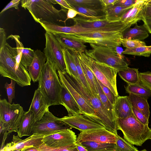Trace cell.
<instances>
[{
  "instance_id": "58",
  "label": "cell",
  "mask_w": 151,
  "mask_h": 151,
  "mask_svg": "<svg viewBox=\"0 0 151 151\" xmlns=\"http://www.w3.org/2000/svg\"><path fill=\"white\" fill-rule=\"evenodd\" d=\"M4 147L2 148V149H1V151H4ZM9 151H14L13 150H11Z\"/></svg>"
},
{
  "instance_id": "57",
  "label": "cell",
  "mask_w": 151,
  "mask_h": 151,
  "mask_svg": "<svg viewBox=\"0 0 151 151\" xmlns=\"http://www.w3.org/2000/svg\"><path fill=\"white\" fill-rule=\"evenodd\" d=\"M13 151H22V150L17 149V150H13Z\"/></svg>"
},
{
  "instance_id": "10",
  "label": "cell",
  "mask_w": 151,
  "mask_h": 151,
  "mask_svg": "<svg viewBox=\"0 0 151 151\" xmlns=\"http://www.w3.org/2000/svg\"><path fill=\"white\" fill-rule=\"evenodd\" d=\"M45 47L44 53L48 60L57 69L62 72L66 70L62 50L63 48L55 35L46 32Z\"/></svg>"
},
{
  "instance_id": "40",
  "label": "cell",
  "mask_w": 151,
  "mask_h": 151,
  "mask_svg": "<svg viewBox=\"0 0 151 151\" xmlns=\"http://www.w3.org/2000/svg\"><path fill=\"white\" fill-rule=\"evenodd\" d=\"M36 147L41 151H78L76 143L62 147L53 148L48 147L43 143Z\"/></svg>"
},
{
  "instance_id": "5",
  "label": "cell",
  "mask_w": 151,
  "mask_h": 151,
  "mask_svg": "<svg viewBox=\"0 0 151 151\" xmlns=\"http://www.w3.org/2000/svg\"><path fill=\"white\" fill-rule=\"evenodd\" d=\"M21 3V6L28 10L37 23L45 21L56 24L62 20L63 11L53 6L52 0H22Z\"/></svg>"
},
{
  "instance_id": "30",
  "label": "cell",
  "mask_w": 151,
  "mask_h": 151,
  "mask_svg": "<svg viewBox=\"0 0 151 151\" xmlns=\"http://www.w3.org/2000/svg\"><path fill=\"white\" fill-rule=\"evenodd\" d=\"M70 6L74 9L82 14V17L91 19H98L105 18V15H102L104 12V8H90L75 5Z\"/></svg>"
},
{
  "instance_id": "6",
  "label": "cell",
  "mask_w": 151,
  "mask_h": 151,
  "mask_svg": "<svg viewBox=\"0 0 151 151\" xmlns=\"http://www.w3.org/2000/svg\"><path fill=\"white\" fill-rule=\"evenodd\" d=\"M25 112L19 104H11L5 99H0V133L17 132Z\"/></svg>"
},
{
  "instance_id": "8",
  "label": "cell",
  "mask_w": 151,
  "mask_h": 151,
  "mask_svg": "<svg viewBox=\"0 0 151 151\" xmlns=\"http://www.w3.org/2000/svg\"><path fill=\"white\" fill-rule=\"evenodd\" d=\"M123 32L120 31L96 32L79 34L65 35L83 43H93L116 49L121 46Z\"/></svg>"
},
{
  "instance_id": "27",
  "label": "cell",
  "mask_w": 151,
  "mask_h": 151,
  "mask_svg": "<svg viewBox=\"0 0 151 151\" xmlns=\"http://www.w3.org/2000/svg\"><path fill=\"white\" fill-rule=\"evenodd\" d=\"M133 6L125 7L111 5L104 7L105 18L110 22L120 21L123 15Z\"/></svg>"
},
{
  "instance_id": "52",
  "label": "cell",
  "mask_w": 151,
  "mask_h": 151,
  "mask_svg": "<svg viewBox=\"0 0 151 151\" xmlns=\"http://www.w3.org/2000/svg\"><path fill=\"white\" fill-rule=\"evenodd\" d=\"M6 35L4 29L0 28V48L2 47L7 42Z\"/></svg>"
},
{
  "instance_id": "47",
  "label": "cell",
  "mask_w": 151,
  "mask_h": 151,
  "mask_svg": "<svg viewBox=\"0 0 151 151\" xmlns=\"http://www.w3.org/2000/svg\"><path fill=\"white\" fill-rule=\"evenodd\" d=\"M137 1L138 0H118L114 5L125 7H131L134 6Z\"/></svg>"
},
{
  "instance_id": "26",
  "label": "cell",
  "mask_w": 151,
  "mask_h": 151,
  "mask_svg": "<svg viewBox=\"0 0 151 151\" xmlns=\"http://www.w3.org/2000/svg\"><path fill=\"white\" fill-rule=\"evenodd\" d=\"M36 122L34 112L29 109L25 112L17 132L19 138L32 135V131Z\"/></svg>"
},
{
  "instance_id": "12",
  "label": "cell",
  "mask_w": 151,
  "mask_h": 151,
  "mask_svg": "<svg viewBox=\"0 0 151 151\" xmlns=\"http://www.w3.org/2000/svg\"><path fill=\"white\" fill-rule=\"evenodd\" d=\"M69 127H70L59 120L58 118L55 116L48 110L40 120L35 122L32 133L44 136L57 130L69 129Z\"/></svg>"
},
{
  "instance_id": "59",
  "label": "cell",
  "mask_w": 151,
  "mask_h": 151,
  "mask_svg": "<svg viewBox=\"0 0 151 151\" xmlns=\"http://www.w3.org/2000/svg\"><path fill=\"white\" fill-rule=\"evenodd\" d=\"M138 151H147V150H146L145 149H144V150H140V151L138 150Z\"/></svg>"
},
{
  "instance_id": "3",
  "label": "cell",
  "mask_w": 151,
  "mask_h": 151,
  "mask_svg": "<svg viewBox=\"0 0 151 151\" xmlns=\"http://www.w3.org/2000/svg\"><path fill=\"white\" fill-rule=\"evenodd\" d=\"M57 70L56 68L47 60L38 81V88L49 106L63 104L61 98L63 86Z\"/></svg>"
},
{
  "instance_id": "19",
  "label": "cell",
  "mask_w": 151,
  "mask_h": 151,
  "mask_svg": "<svg viewBox=\"0 0 151 151\" xmlns=\"http://www.w3.org/2000/svg\"><path fill=\"white\" fill-rule=\"evenodd\" d=\"M149 0H138L122 17L120 21L130 27L139 20H142L146 4Z\"/></svg>"
},
{
  "instance_id": "45",
  "label": "cell",
  "mask_w": 151,
  "mask_h": 151,
  "mask_svg": "<svg viewBox=\"0 0 151 151\" xmlns=\"http://www.w3.org/2000/svg\"><path fill=\"white\" fill-rule=\"evenodd\" d=\"M99 82L103 92L111 104L114 106L118 96H116L107 87L103 85L99 81Z\"/></svg>"
},
{
  "instance_id": "31",
  "label": "cell",
  "mask_w": 151,
  "mask_h": 151,
  "mask_svg": "<svg viewBox=\"0 0 151 151\" xmlns=\"http://www.w3.org/2000/svg\"><path fill=\"white\" fill-rule=\"evenodd\" d=\"M138 69L128 67L126 69L118 71L120 78L128 84H133L140 82Z\"/></svg>"
},
{
  "instance_id": "29",
  "label": "cell",
  "mask_w": 151,
  "mask_h": 151,
  "mask_svg": "<svg viewBox=\"0 0 151 151\" xmlns=\"http://www.w3.org/2000/svg\"><path fill=\"white\" fill-rule=\"evenodd\" d=\"M149 36L148 31L143 25L136 24L133 28L126 29L122 33V38L142 41Z\"/></svg>"
},
{
  "instance_id": "56",
  "label": "cell",
  "mask_w": 151,
  "mask_h": 151,
  "mask_svg": "<svg viewBox=\"0 0 151 151\" xmlns=\"http://www.w3.org/2000/svg\"><path fill=\"white\" fill-rule=\"evenodd\" d=\"M76 144V147L78 151H88L84 147L79 144Z\"/></svg>"
},
{
  "instance_id": "23",
  "label": "cell",
  "mask_w": 151,
  "mask_h": 151,
  "mask_svg": "<svg viewBox=\"0 0 151 151\" xmlns=\"http://www.w3.org/2000/svg\"><path fill=\"white\" fill-rule=\"evenodd\" d=\"M114 106V113L117 119L125 118L133 114L128 96H119Z\"/></svg>"
},
{
  "instance_id": "13",
  "label": "cell",
  "mask_w": 151,
  "mask_h": 151,
  "mask_svg": "<svg viewBox=\"0 0 151 151\" xmlns=\"http://www.w3.org/2000/svg\"><path fill=\"white\" fill-rule=\"evenodd\" d=\"M75 23L87 28L105 29L112 31H120L124 32L130 27L125 24L119 21L110 22L105 18L98 19H91L82 17H77L72 19Z\"/></svg>"
},
{
  "instance_id": "41",
  "label": "cell",
  "mask_w": 151,
  "mask_h": 151,
  "mask_svg": "<svg viewBox=\"0 0 151 151\" xmlns=\"http://www.w3.org/2000/svg\"><path fill=\"white\" fill-rule=\"evenodd\" d=\"M69 51L73 56L79 76L80 81L85 88L89 91L91 92L84 76L81 64L77 55L76 52L73 51L69 50Z\"/></svg>"
},
{
  "instance_id": "46",
  "label": "cell",
  "mask_w": 151,
  "mask_h": 151,
  "mask_svg": "<svg viewBox=\"0 0 151 151\" xmlns=\"http://www.w3.org/2000/svg\"><path fill=\"white\" fill-rule=\"evenodd\" d=\"M133 112L136 118L142 123L148 125L149 119H147L141 112L132 107Z\"/></svg>"
},
{
  "instance_id": "18",
  "label": "cell",
  "mask_w": 151,
  "mask_h": 151,
  "mask_svg": "<svg viewBox=\"0 0 151 151\" xmlns=\"http://www.w3.org/2000/svg\"><path fill=\"white\" fill-rule=\"evenodd\" d=\"M57 73L62 85L67 88L74 98L81 110L82 114L97 117L93 109L67 81L62 72L57 70Z\"/></svg>"
},
{
  "instance_id": "24",
  "label": "cell",
  "mask_w": 151,
  "mask_h": 151,
  "mask_svg": "<svg viewBox=\"0 0 151 151\" xmlns=\"http://www.w3.org/2000/svg\"><path fill=\"white\" fill-rule=\"evenodd\" d=\"M54 35L63 48L78 53L85 52L87 50V46L84 43L68 37L64 33Z\"/></svg>"
},
{
  "instance_id": "50",
  "label": "cell",
  "mask_w": 151,
  "mask_h": 151,
  "mask_svg": "<svg viewBox=\"0 0 151 151\" xmlns=\"http://www.w3.org/2000/svg\"><path fill=\"white\" fill-rule=\"evenodd\" d=\"M21 1L20 0H12L11 1L1 10L0 13V14H1L6 10L11 8H14L17 9H18V6Z\"/></svg>"
},
{
  "instance_id": "38",
  "label": "cell",
  "mask_w": 151,
  "mask_h": 151,
  "mask_svg": "<svg viewBox=\"0 0 151 151\" xmlns=\"http://www.w3.org/2000/svg\"><path fill=\"white\" fill-rule=\"evenodd\" d=\"M35 55V51L30 48H24L20 63L27 69L32 62Z\"/></svg>"
},
{
  "instance_id": "35",
  "label": "cell",
  "mask_w": 151,
  "mask_h": 151,
  "mask_svg": "<svg viewBox=\"0 0 151 151\" xmlns=\"http://www.w3.org/2000/svg\"><path fill=\"white\" fill-rule=\"evenodd\" d=\"M124 54L149 57L151 54V45L141 46L132 49L126 48L122 52Z\"/></svg>"
},
{
  "instance_id": "4",
  "label": "cell",
  "mask_w": 151,
  "mask_h": 151,
  "mask_svg": "<svg viewBox=\"0 0 151 151\" xmlns=\"http://www.w3.org/2000/svg\"><path fill=\"white\" fill-rule=\"evenodd\" d=\"M118 130L122 132L124 139L130 143L141 146L150 139L151 130L148 125L140 122L133 113L124 119H117Z\"/></svg>"
},
{
  "instance_id": "2",
  "label": "cell",
  "mask_w": 151,
  "mask_h": 151,
  "mask_svg": "<svg viewBox=\"0 0 151 151\" xmlns=\"http://www.w3.org/2000/svg\"><path fill=\"white\" fill-rule=\"evenodd\" d=\"M17 48L12 47L7 42L0 48V74L14 80L22 87L29 86L31 77L26 68L17 64Z\"/></svg>"
},
{
  "instance_id": "11",
  "label": "cell",
  "mask_w": 151,
  "mask_h": 151,
  "mask_svg": "<svg viewBox=\"0 0 151 151\" xmlns=\"http://www.w3.org/2000/svg\"><path fill=\"white\" fill-rule=\"evenodd\" d=\"M58 119L71 128L77 129L80 132L105 128L98 117L85 114H79L66 116L58 118Z\"/></svg>"
},
{
  "instance_id": "44",
  "label": "cell",
  "mask_w": 151,
  "mask_h": 151,
  "mask_svg": "<svg viewBox=\"0 0 151 151\" xmlns=\"http://www.w3.org/2000/svg\"><path fill=\"white\" fill-rule=\"evenodd\" d=\"M139 77L141 82L151 90V72L139 73Z\"/></svg>"
},
{
  "instance_id": "39",
  "label": "cell",
  "mask_w": 151,
  "mask_h": 151,
  "mask_svg": "<svg viewBox=\"0 0 151 151\" xmlns=\"http://www.w3.org/2000/svg\"><path fill=\"white\" fill-rule=\"evenodd\" d=\"M95 80L97 88L98 94L101 101L106 108L109 111L114 114V106L111 103L107 96L103 92L99 84V81L96 77Z\"/></svg>"
},
{
  "instance_id": "1",
  "label": "cell",
  "mask_w": 151,
  "mask_h": 151,
  "mask_svg": "<svg viewBox=\"0 0 151 151\" xmlns=\"http://www.w3.org/2000/svg\"><path fill=\"white\" fill-rule=\"evenodd\" d=\"M62 72L69 83L93 109L96 115L102 122L106 129L117 134V119L114 114L109 111L103 105L99 95L93 93L88 90L80 80L70 75L66 71Z\"/></svg>"
},
{
  "instance_id": "34",
  "label": "cell",
  "mask_w": 151,
  "mask_h": 151,
  "mask_svg": "<svg viewBox=\"0 0 151 151\" xmlns=\"http://www.w3.org/2000/svg\"><path fill=\"white\" fill-rule=\"evenodd\" d=\"M127 93H132L147 99L151 96V90L140 81L133 84H128L125 87Z\"/></svg>"
},
{
  "instance_id": "54",
  "label": "cell",
  "mask_w": 151,
  "mask_h": 151,
  "mask_svg": "<svg viewBox=\"0 0 151 151\" xmlns=\"http://www.w3.org/2000/svg\"><path fill=\"white\" fill-rule=\"evenodd\" d=\"M118 0H100L102 6L104 8L111 5H114Z\"/></svg>"
},
{
  "instance_id": "37",
  "label": "cell",
  "mask_w": 151,
  "mask_h": 151,
  "mask_svg": "<svg viewBox=\"0 0 151 151\" xmlns=\"http://www.w3.org/2000/svg\"><path fill=\"white\" fill-rule=\"evenodd\" d=\"M65 1L70 5H75L90 8H98L97 7L99 5L102 6L100 0H65Z\"/></svg>"
},
{
  "instance_id": "17",
  "label": "cell",
  "mask_w": 151,
  "mask_h": 151,
  "mask_svg": "<svg viewBox=\"0 0 151 151\" xmlns=\"http://www.w3.org/2000/svg\"><path fill=\"white\" fill-rule=\"evenodd\" d=\"M44 137L42 135L33 134L29 137L22 139L18 135H13L12 142L6 145L4 147V151L17 149L22 150L28 147H36L43 143Z\"/></svg>"
},
{
  "instance_id": "36",
  "label": "cell",
  "mask_w": 151,
  "mask_h": 151,
  "mask_svg": "<svg viewBox=\"0 0 151 151\" xmlns=\"http://www.w3.org/2000/svg\"><path fill=\"white\" fill-rule=\"evenodd\" d=\"M116 141L115 151H138L137 148L125 139L116 134Z\"/></svg>"
},
{
  "instance_id": "9",
  "label": "cell",
  "mask_w": 151,
  "mask_h": 151,
  "mask_svg": "<svg viewBox=\"0 0 151 151\" xmlns=\"http://www.w3.org/2000/svg\"><path fill=\"white\" fill-rule=\"evenodd\" d=\"M86 57L97 80L109 88L116 96H118L116 85V76L118 71L110 66L96 62L87 55Z\"/></svg>"
},
{
  "instance_id": "14",
  "label": "cell",
  "mask_w": 151,
  "mask_h": 151,
  "mask_svg": "<svg viewBox=\"0 0 151 151\" xmlns=\"http://www.w3.org/2000/svg\"><path fill=\"white\" fill-rule=\"evenodd\" d=\"M77 136L70 129L57 130L44 136L42 141L46 146L53 148L59 147L75 143Z\"/></svg>"
},
{
  "instance_id": "53",
  "label": "cell",
  "mask_w": 151,
  "mask_h": 151,
  "mask_svg": "<svg viewBox=\"0 0 151 151\" xmlns=\"http://www.w3.org/2000/svg\"><path fill=\"white\" fill-rule=\"evenodd\" d=\"M150 0L148 1L145 6L143 17H151V2Z\"/></svg>"
},
{
  "instance_id": "21",
  "label": "cell",
  "mask_w": 151,
  "mask_h": 151,
  "mask_svg": "<svg viewBox=\"0 0 151 151\" xmlns=\"http://www.w3.org/2000/svg\"><path fill=\"white\" fill-rule=\"evenodd\" d=\"M84 76L88 86L92 93L98 94L97 88L95 82L96 76L91 68L90 64L85 52H76Z\"/></svg>"
},
{
  "instance_id": "42",
  "label": "cell",
  "mask_w": 151,
  "mask_h": 151,
  "mask_svg": "<svg viewBox=\"0 0 151 151\" xmlns=\"http://www.w3.org/2000/svg\"><path fill=\"white\" fill-rule=\"evenodd\" d=\"M121 44L126 48L134 49L139 47L146 46L145 42L142 41L121 38Z\"/></svg>"
},
{
  "instance_id": "32",
  "label": "cell",
  "mask_w": 151,
  "mask_h": 151,
  "mask_svg": "<svg viewBox=\"0 0 151 151\" xmlns=\"http://www.w3.org/2000/svg\"><path fill=\"white\" fill-rule=\"evenodd\" d=\"M88 151H115V144L103 143L94 142H85L79 144Z\"/></svg>"
},
{
  "instance_id": "49",
  "label": "cell",
  "mask_w": 151,
  "mask_h": 151,
  "mask_svg": "<svg viewBox=\"0 0 151 151\" xmlns=\"http://www.w3.org/2000/svg\"><path fill=\"white\" fill-rule=\"evenodd\" d=\"M77 15H78L82 16V14L78 12L73 9H69L67 13V18L64 20H60V21H61L64 23L65 25L66 21L69 19H73L76 17Z\"/></svg>"
},
{
  "instance_id": "25",
  "label": "cell",
  "mask_w": 151,
  "mask_h": 151,
  "mask_svg": "<svg viewBox=\"0 0 151 151\" xmlns=\"http://www.w3.org/2000/svg\"><path fill=\"white\" fill-rule=\"evenodd\" d=\"M62 86L61 98L62 105L65 107L68 112V116L82 114L79 106L71 94L65 87Z\"/></svg>"
},
{
  "instance_id": "15",
  "label": "cell",
  "mask_w": 151,
  "mask_h": 151,
  "mask_svg": "<svg viewBox=\"0 0 151 151\" xmlns=\"http://www.w3.org/2000/svg\"><path fill=\"white\" fill-rule=\"evenodd\" d=\"M116 134L105 128L81 131L78 135L76 144L85 142H94L103 143L116 144Z\"/></svg>"
},
{
  "instance_id": "61",
  "label": "cell",
  "mask_w": 151,
  "mask_h": 151,
  "mask_svg": "<svg viewBox=\"0 0 151 151\" xmlns=\"http://www.w3.org/2000/svg\"><path fill=\"white\" fill-rule=\"evenodd\" d=\"M150 2H151V0H150Z\"/></svg>"
},
{
  "instance_id": "43",
  "label": "cell",
  "mask_w": 151,
  "mask_h": 151,
  "mask_svg": "<svg viewBox=\"0 0 151 151\" xmlns=\"http://www.w3.org/2000/svg\"><path fill=\"white\" fill-rule=\"evenodd\" d=\"M16 82L12 79H11V83H8L6 82L4 85L8 102L11 104L13 99L14 98L15 92V85Z\"/></svg>"
},
{
  "instance_id": "60",
  "label": "cell",
  "mask_w": 151,
  "mask_h": 151,
  "mask_svg": "<svg viewBox=\"0 0 151 151\" xmlns=\"http://www.w3.org/2000/svg\"><path fill=\"white\" fill-rule=\"evenodd\" d=\"M150 139L151 140V135H150Z\"/></svg>"
},
{
  "instance_id": "16",
  "label": "cell",
  "mask_w": 151,
  "mask_h": 151,
  "mask_svg": "<svg viewBox=\"0 0 151 151\" xmlns=\"http://www.w3.org/2000/svg\"><path fill=\"white\" fill-rule=\"evenodd\" d=\"M40 24L46 32L54 35L58 33L79 34L96 32L112 31L105 29L85 28L77 23L71 26H61L56 24L45 21H42Z\"/></svg>"
},
{
  "instance_id": "33",
  "label": "cell",
  "mask_w": 151,
  "mask_h": 151,
  "mask_svg": "<svg viewBox=\"0 0 151 151\" xmlns=\"http://www.w3.org/2000/svg\"><path fill=\"white\" fill-rule=\"evenodd\" d=\"M62 51L66 66V71L70 75L80 80L76 65L72 54L67 49L63 48Z\"/></svg>"
},
{
  "instance_id": "55",
  "label": "cell",
  "mask_w": 151,
  "mask_h": 151,
  "mask_svg": "<svg viewBox=\"0 0 151 151\" xmlns=\"http://www.w3.org/2000/svg\"><path fill=\"white\" fill-rule=\"evenodd\" d=\"M22 151H41L39 150L38 149L35 147H28L25 148L22 150Z\"/></svg>"
},
{
  "instance_id": "28",
  "label": "cell",
  "mask_w": 151,
  "mask_h": 151,
  "mask_svg": "<svg viewBox=\"0 0 151 151\" xmlns=\"http://www.w3.org/2000/svg\"><path fill=\"white\" fill-rule=\"evenodd\" d=\"M128 96L132 107L141 112L149 119L150 111L147 99L132 93H129Z\"/></svg>"
},
{
  "instance_id": "48",
  "label": "cell",
  "mask_w": 151,
  "mask_h": 151,
  "mask_svg": "<svg viewBox=\"0 0 151 151\" xmlns=\"http://www.w3.org/2000/svg\"><path fill=\"white\" fill-rule=\"evenodd\" d=\"M55 4H58L61 7V10L66 13L70 9H73L65 1V0H54Z\"/></svg>"
},
{
  "instance_id": "20",
  "label": "cell",
  "mask_w": 151,
  "mask_h": 151,
  "mask_svg": "<svg viewBox=\"0 0 151 151\" xmlns=\"http://www.w3.org/2000/svg\"><path fill=\"white\" fill-rule=\"evenodd\" d=\"M49 107L43 95L38 88L35 91L29 109L34 112L36 122L42 118L49 110Z\"/></svg>"
},
{
  "instance_id": "51",
  "label": "cell",
  "mask_w": 151,
  "mask_h": 151,
  "mask_svg": "<svg viewBox=\"0 0 151 151\" xmlns=\"http://www.w3.org/2000/svg\"><path fill=\"white\" fill-rule=\"evenodd\" d=\"M142 20L144 22L143 25L148 32L151 34V17H143Z\"/></svg>"
},
{
  "instance_id": "7",
  "label": "cell",
  "mask_w": 151,
  "mask_h": 151,
  "mask_svg": "<svg viewBox=\"0 0 151 151\" xmlns=\"http://www.w3.org/2000/svg\"><path fill=\"white\" fill-rule=\"evenodd\" d=\"M91 49L85 52L88 56L99 63L110 66L118 71L126 69L128 64L123 56L118 53L116 49L90 43Z\"/></svg>"
},
{
  "instance_id": "22",
  "label": "cell",
  "mask_w": 151,
  "mask_h": 151,
  "mask_svg": "<svg viewBox=\"0 0 151 151\" xmlns=\"http://www.w3.org/2000/svg\"><path fill=\"white\" fill-rule=\"evenodd\" d=\"M47 60L44 52L37 49L35 51L33 60L27 70L33 82L38 81L43 66Z\"/></svg>"
}]
</instances>
